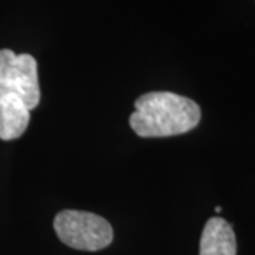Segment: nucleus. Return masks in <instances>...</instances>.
<instances>
[{
	"instance_id": "f257e3e1",
	"label": "nucleus",
	"mask_w": 255,
	"mask_h": 255,
	"mask_svg": "<svg viewBox=\"0 0 255 255\" xmlns=\"http://www.w3.org/2000/svg\"><path fill=\"white\" fill-rule=\"evenodd\" d=\"M40 104L37 61L30 54L0 50V139L20 137L28 127L30 112Z\"/></svg>"
},
{
	"instance_id": "20e7f679",
	"label": "nucleus",
	"mask_w": 255,
	"mask_h": 255,
	"mask_svg": "<svg viewBox=\"0 0 255 255\" xmlns=\"http://www.w3.org/2000/svg\"><path fill=\"white\" fill-rule=\"evenodd\" d=\"M200 255H237L233 227L221 217L210 219L201 234Z\"/></svg>"
},
{
	"instance_id": "f03ea898",
	"label": "nucleus",
	"mask_w": 255,
	"mask_h": 255,
	"mask_svg": "<svg viewBox=\"0 0 255 255\" xmlns=\"http://www.w3.org/2000/svg\"><path fill=\"white\" fill-rule=\"evenodd\" d=\"M200 119V107L190 98L174 92L152 91L135 101L129 125L140 137H167L187 133Z\"/></svg>"
},
{
	"instance_id": "7ed1b4c3",
	"label": "nucleus",
	"mask_w": 255,
	"mask_h": 255,
	"mask_svg": "<svg viewBox=\"0 0 255 255\" xmlns=\"http://www.w3.org/2000/svg\"><path fill=\"white\" fill-rule=\"evenodd\" d=\"M54 230L61 243L81 251H100L114 240L110 221L98 214L80 210L60 211L54 219Z\"/></svg>"
},
{
	"instance_id": "39448f33",
	"label": "nucleus",
	"mask_w": 255,
	"mask_h": 255,
	"mask_svg": "<svg viewBox=\"0 0 255 255\" xmlns=\"http://www.w3.org/2000/svg\"><path fill=\"white\" fill-rule=\"evenodd\" d=\"M221 211V207H216V213H220Z\"/></svg>"
}]
</instances>
